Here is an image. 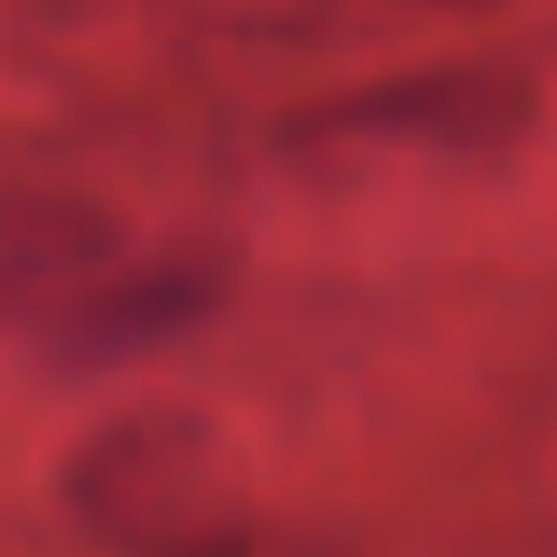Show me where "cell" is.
Here are the masks:
<instances>
[{"mask_svg": "<svg viewBox=\"0 0 557 557\" xmlns=\"http://www.w3.org/2000/svg\"><path fill=\"white\" fill-rule=\"evenodd\" d=\"M536 85L516 64H431L332 92L283 127L289 149H423L502 156L530 135Z\"/></svg>", "mask_w": 557, "mask_h": 557, "instance_id": "2", "label": "cell"}, {"mask_svg": "<svg viewBox=\"0 0 557 557\" xmlns=\"http://www.w3.org/2000/svg\"><path fill=\"white\" fill-rule=\"evenodd\" d=\"M431 8H487V0H431Z\"/></svg>", "mask_w": 557, "mask_h": 557, "instance_id": "5", "label": "cell"}, {"mask_svg": "<svg viewBox=\"0 0 557 557\" xmlns=\"http://www.w3.org/2000/svg\"><path fill=\"white\" fill-rule=\"evenodd\" d=\"M64 508L113 557H255L240 451L198 409L107 417L64 466Z\"/></svg>", "mask_w": 557, "mask_h": 557, "instance_id": "1", "label": "cell"}, {"mask_svg": "<svg viewBox=\"0 0 557 557\" xmlns=\"http://www.w3.org/2000/svg\"><path fill=\"white\" fill-rule=\"evenodd\" d=\"M233 297V261L219 247H163L121 255L78 289L64 311L36 325V360L50 374H121L135 360L198 339Z\"/></svg>", "mask_w": 557, "mask_h": 557, "instance_id": "3", "label": "cell"}, {"mask_svg": "<svg viewBox=\"0 0 557 557\" xmlns=\"http://www.w3.org/2000/svg\"><path fill=\"white\" fill-rule=\"evenodd\" d=\"M127 255L121 219L78 190H0V325L36 332Z\"/></svg>", "mask_w": 557, "mask_h": 557, "instance_id": "4", "label": "cell"}]
</instances>
